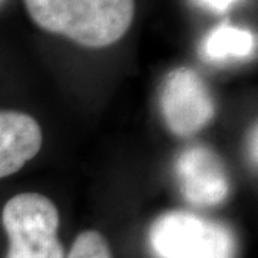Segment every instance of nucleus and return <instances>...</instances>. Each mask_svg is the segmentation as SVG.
Instances as JSON below:
<instances>
[{
  "label": "nucleus",
  "instance_id": "nucleus-1",
  "mask_svg": "<svg viewBox=\"0 0 258 258\" xmlns=\"http://www.w3.org/2000/svg\"><path fill=\"white\" fill-rule=\"evenodd\" d=\"M37 26L85 47L111 46L126 35L135 0H25Z\"/></svg>",
  "mask_w": 258,
  "mask_h": 258
},
{
  "label": "nucleus",
  "instance_id": "nucleus-2",
  "mask_svg": "<svg viewBox=\"0 0 258 258\" xmlns=\"http://www.w3.org/2000/svg\"><path fill=\"white\" fill-rule=\"evenodd\" d=\"M2 224L9 238L6 258H64L57 237L59 211L47 197L18 194L5 204Z\"/></svg>",
  "mask_w": 258,
  "mask_h": 258
},
{
  "label": "nucleus",
  "instance_id": "nucleus-3",
  "mask_svg": "<svg viewBox=\"0 0 258 258\" xmlns=\"http://www.w3.org/2000/svg\"><path fill=\"white\" fill-rule=\"evenodd\" d=\"M149 242L159 258H232L235 252L225 225L182 211L161 215L151 225Z\"/></svg>",
  "mask_w": 258,
  "mask_h": 258
},
{
  "label": "nucleus",
  "instance_id": "nucleus-4",
  "mask_svg": "<svg viewBox=\"0 0 258 258\" xmlns=\"http://www.w3.org/2000/svg\"><path fill=\"white\" fill-rule=\"evenodd\" d=\"M161 112L176 137H191L215 115L211 93L201 76L188 68L169 72L161 89Z\"/></svg>",
  "mask_w": 258,
  "mask_h": 258
},
{
  "label": "nucleus",
  "instance_id": "nucleus-5",
  "mask_svg": "<svg viewBox=\"0 0 258 258\" xmlns=\"http://www.w3.org/2000/svg\"><path fill=\"white\" fill-rule=\"evenodd\" d=\"M175 169L182 195L194 205H217L228 197L227 169L210 148H186L176 159Z\"/></svg>",
  "mask_w": 258,
  "mask_h": 258
},
{
  "label": "nucleus",
  "instance_id": "nucleus-6",
  "mask_svg": "<svg viewBox=\"0 0 258 258\" xmlns=\"http://www.w3.org/2000/svg\"><path fill=\"white\" fill-rule=\"evenodd\" d=\"M43 132L35 118L0 109V179L13 175L39 154Z\"/></svg>",
  "mask_w": 258,
  "mask_h": 258
},
{
  "label": "nucleus",
  "instance_id": "nucleus-7",
  "mask_svg": "<svg viewBox=\"0 0 258 258\" xmlns=\"http://www.w3.org/2000/svg\"><path fill=\"white\" fill-rule=\"evenodd\" d=\"M255 50V37L247 29L235 28L228 23L211 30L203 43L205 59L222 62L228 59H242Z\"/></svg>",
  "mask_w": 258,
  "mask_h": 258
},
{
  "label": "nucleus",
  "instance_id": "nucleus-8",
  "mask_svg": "<svg viewBox=\"0 0 258 258\" xmlns=\"http://www.w3.org/2000/svg\"><path fill=\"white\" fill-rule=\"evenodd\" d=\"M66 258H113V255L109 242L101 232L88 230L76 237Z\"/></svg>",
  "mask_w": 258,
  "mask_h": 258
},
{
  "label": "nucleus",
  "instance_id": "nucleus-9",
  "mask_svg": "<svg viewBox=\"0 0 258 258\" xmlns=\"http://www.w3.org/2000/svg\"><path fill=\"white\" fill-rule=\"evenodd\" d=\"M197 2L207 9L214 10L217 13H222V12L230 9L231 5H234L237 0H197Z\"/></svg>",
  "mask_w": 258,
  "mask_h": 258
},
{
  "label": "nucleus",
  "instance_id": "nucleus-10",
  "mask_svg": "<svg viewBox=\"0 0 258 258\" xmlns=\"http://www.w3.org/2000/svg\"><path fill=\"white\" fill-rule=\"evenodd\" d=\"M249 152H251V158L254 159V164L257 161V128L254 126L252 132H251V138H249Z\"/></svg>",
  "mask_w": 258,
  "mask_h": 258
}]
</instances>
